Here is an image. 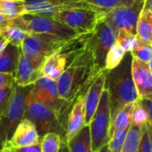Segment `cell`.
Listing matches in <instances>:
<instances>
[{
	"mask_svg": "<svg viewBox=\"0 0 152 152\" xmlns=\"http://www.w3.org/2000/svg\"><path fill=\"white\" fill-rule=\"evenodd\" d=\"M87 37L88 35L56 81L59 97L72 105L79 96L86 95L94 79L102 72L94 63L87 45Z\"/></svg>",
	"mask_w": 152,
	"mask_h": 152,
	"instance_id": "1",
	"label": "cell"
},
{
	"mask_svg": "<svg viewBox=\"0 0 152 152\" xmlns=\"http://www.w3.org/2000/svg\"><path fill=\"white\" fill-rule=\"evenodd\" d=\"M132 60L131 53H126L118 67L106 71L105 88L109 93L111 118L124 107L139 99L132 77Z\"/></svg>",
	"mask_w": 152,
	"mask_h": 152,
	"instance_id": "2",
	"label": "cell"
},
{
	"mask_svg": "<svg viewBox=\"0 0 152 152\" xmlns=\"http://www.w3.org/2000/svg\"><path fill=\"white\" fill-rule=\"evenodd\" d=\"M106 13L107 12L95 9L77 0L72 5L60 11L53 18L79 35H89L104 20Z\"/></svg>",
	"mask_w": 152,
	"mask_h": 152,
	"instance_id": "3",
	"label": "cell"
},
{
	"mask_svg": "<svg viewBox=\"0 0 152 152\" xmlns=\"http://www.w3.org/2000/svg\"><path fill=\"white\" fill-rule=\"evenodd\" d=\"M30 86L13 85L6 106L0 115V148L12 137L19 123L24 118L26 100Z\"/></svg>",
	"mask_w": 152,
	"mask_h": 152,
	"instance_id": "4",
	"label": "cell"
},
{
	"mask_svg": "<svg viewBox=\"0 0 152 152\" xmlns=\"http://www.w3.org/2000/svg\"><path fill=\"white\" fill-rule=\"evenodd\" d=\"M24 118L34 124L40 138L48 133H54L61 136L65 142L67 122L58 113L27 96Z\"/></svg>",
	"mask_w": 152,
	"mask_h": 152,
	"instance_id": "5",
	"label": "cell"
},
{
	"mask_svg": "<svg viewBox=\"0 0 152 152\" xmlns=\"http://www.w3.org/2000/svg\"><path fill=\"white\" fill-rule=\"evenodd\" d=\"M9 21L20 27L27 33L53 36L64 41H70L82 36L53 17L24 14Z\"/></svg>",
	"mask_w": 152,
	"mask_h": 152,
	"instance_id": "6",
	"label": "cell"
},
{
	"mask_svg": "<svg viewBox=\"0 0 152 152\" xmlns=\"http://www.w3.org/2000/svg\"><path fill=\"white\" fill-rule=\"evenodd\" d=\"M28 96L55 111L67 122L68 115L73 105L59 97L56 81L45 77H40L31 86Z\"/></svg>",
	"mask_w": 152,
	"mask_h": 152,
	"instance_id": "7",
	"label": "cell"
},
{
	"mask_svg": "<svg viewBox=\"0 0 152 152\" xmlns=\"http://www.w3.org/2000/svg\"><path fill=\"white\" fill-rule=\"evenodd\" d=\"M110 106L108 90L104 87L98 107L89 123L92 151L98 152L110 142Z\"/></svg>",
	"mask_w": 152,
	"mask_h": 152,
	"instance_id": "8",
	"label": "cell"
},
{
	"mask_svg": "<svg viewBox=\"0 0 152 152\" xmlns=\"http://www.w3.org/2000/svg\"><path fill=\"white\" fill-rule=\"evenodd\" d=\"M118 32L115 27L103 20L87 37V45L92 52L94 63L102 71L104 70L106 55L110 48L116 43Z\"/></svg>",
	"mask_w": 152,
	"mask_h": 152,
	"instance_id": "9",
	"label": "cell"
},
{
	"mask_svg": "<svg viewBox=\"0 0 152 152\" xmlns=\"http://www.w3.org/2000/svg\"><path fill=\"white\" fill-rule=\"evenodd\" d=\"M68 42L69 41H64L53 36L28 33L20 46V50L25 56L44 62L45 58L61 48Z\"/></svg>",
	"mask_w": 152,
	"mask_h": 152,
	"instance_id": "10",
	"label": "cell"
},
{
	"mask_svg": "<svg viewBox=\"0 0 152 152\" xmlns=\"http://www.w3.org/2000/svg\"><path fill=\"white\" fill-rule=\"evenodd\" d=\"M143 0H137L132 5L119 6L107 12L104 20L118 31H126L136 35V24Z\"/></svg>",
	"mask_w": 152,
	"mask_h": 152,
	"instance_id": "11",
	"label": "cell"
},
{
	"mask_svg": "<svg viewBox=\"0 0 152 152\" xmlns=\"http://www.w3.org/2000/svg\"><path fill=\"white\" fill-rule=\"evenodd\" d=\"M43 62L30 59L20 53L14 77V83L19 86H30L42 77Z\"/></svg>",
	"mask_w": 152,
	"mask_h": 152,
	"instance_id": "12",
	"label": "cell"
},
{
	"mask_svg": "<svg viewBox=\"0 0 152 152\" xmlns=\"http://www.w3.org/2000/svg\"><path fill=\"white\" fill-rule=\"evenodd\" d=\"M151 61L145 63L133 57L132 77L139 99H151L152 72Z\"/></svg>",
	"mask_w": 152,
	"mask_h": 152,
	"instance_id": "13",
	"label": "cell"
},
{
	"mask_svg": "<svg viewBox=\"0 0 152 152\" xmlns=\"http://www.w3.org/2000/svg\"><path fill=\"white\" fill-rule=\"evenodd\" d=\"M40 140L41 138L39 137L34 124L27 118H23L17 126L7 143L14 150L34 146L39 143Z\"/></svg>",
	"mask_w": 152,
	"mask_h": 152,
	"instance_id": "14",
	"label": "cell"
},
{
	"mask_svg": "<svg viewBox=\"0 0 152 152\" xmlns=\"http://www.w3.org/2000/svg\"><path fill=\"white\" fill-rule=\"evenodd\" d=\"M75 2L70 0H25L26 12L27 14L53 17Z\"/></svg>",
	"mask_w": 152,
	"mask_h": 152,
	"instance_id": "15",
	"label": "cell"
},
{
	"mask_svg": "<svg viewBox=\"0 0 152 152\" xmlns=\"http://www.w3.org/2000/svg\"><path fill=\"white\" fill-rule=\"evenodd\" d=\"M106 70L99 73L88 87L85 95V113L86 125H89L101 99L102 91L105 87Z\"/></svg>",
	"mask_w": 152,
	"mask_h": 152,
	"instance_id": "16",
	"label": "cell"
},
{
	"mask_svg": "<svg viewBox=\"0 0 152 152\" xmlns=\"http://www.w3.org/2000/svg\"><path fill=\"white\" fill-rule=\"evenodd\" d=\"M86 125L85 95L79 96L74 102L67 118L65 142L71 140Z\"/></svg>",
	"mask_w": 152,
	"mask_h": 152,
	"instance_id": "17",
	"label": "cell"
},
{
	"mask_svg": "<svg viewBox=\"0 0 152 152\" xmlns=\"http://www.w3.org/2000/svg\"><path fill=\"white\" fill-rule=\"evenodd\" d=\"M136 36L146 45H152V0H143L136 24Z\"/></svg>",
	"mask_w": 152,
	"mask_h": 152,
	"instance_id": "18",
	"label": "cell"
},
{
	"mask_svg": "<svg viewBox=\"0 0 152 152\" xmlns=\"http://www.w3.org/2000/svg\"><path fill=\"white\" fill-rule=\"evenodd\" d=\"M20 53V47L8 44L0 54V73L14 75Z\"/></svg>",
	"mask_w": 152,
	"mask_h": 152,
	"instance_id": "19",
	"label": "cell"
},
{
	"mask_svg": "<svg viewBox=\"0 0 152 152\" xmlns=\"http://www.w3.org/2000/svg\"><path fill=\"white\" fill-rule=\"evenodd\" d=\"M66 143L69 152H93L89 125H85L81 130Z\"/></svg>",
	"mask_w": 152,
	"mask_h": 152,
	"instance_id": "20",
	"label": "cell"
},
{
	"mask_svg": "<svg viewBox=\"0 0 152 152\" xmlns=\"http://www.w3.org/2000/svg\"><path fill=\"white\" fill-rule=\"evenodd\" d=\"M0 12L7 20L27 14L25 0H0Z\"/></svg>",
	"mask_w": 152,
	"mask_h": 152,
	"instance_id": "21",
	"label": "cell"
},
{
	"mask_svg": "<svg viewBox=\"0 0 152 152\" xmlns=\"http://www.w3.org/2000/svg\"><path fill=\"white\" fill-rule=\"evenodd\" d=\"M135 107V102L130 103L120 110L110 120V140L113 134L119 128L130 126L132 120V115Z\"/></svg>",
	"mask_w": 152,
	"mask_h": 152,
	"instance_id": "22",
	"label": "cell"
},
{
	"mask_svg": "<svg viewBox=\"0 0 152 152\" xmlns=\"http://www.w3.org/2000/svg\"><path fill=\"white\" fill-rule=\"evenodd\" d=\"M28 33L20 28V27L11 23H9L0 28V37L5 39L9 44L20 47L22 41L25 39Z\"/></svg>",
	"mask_w": 152,
	"mask_h": 152,
	"instance_id": "23",
	"label": "cell"
},
{
	"mask_svg": "<svg viewBox=\"0 0 152 152\" xmlns=\"http://www.w3.org/2000/svg\"><path fill=\"white\" fill-rule=\"evenodd\" d=\"M141 134L142 126L131 123L121 152H138L141 141Z\"/></svg>",
	"mask_w": 152,
	"mask_h": 152,
	"instance_id": "24",
	"label": "cell"
},
{
	"mask_svg": "<svg viewBox=\"0 0 152 152\" xmlns=\"http://www.w3.org/2000/svg\"><path fill=\"white\" fill-rule=\"evenodd\" d=\"M89 6H92L95 9L109 12L114 8L119 6L132 5L137 0H78Z\"/></svg>",
	"mask_w": 152,
	"mask_h": 152,
	"instance_id": "25",
	"label": "cell"
},
{
	"mask_svg": "<svg viewBox=\"0 0 152 152\" xmlns=\"http://www.w3.org/2000/svg\"><path fill=\"white\" fill-rule=\"evenodd\" d=\"M126 52L123 49V47L118 44L117 42L110 48L106 59H105V66H104V70L109 71L116 67H118L120 62L123 61Z\"/></svg>",
	"mask_w": 152,
	"mask_h": 152,
	"instance_id": "26",
	"label": "cell"
},
{
	"mask_svg": "<svg viewBox=\"0 0 152 152\" xmlns=\"http://www.w3.org/2000/svg\"><path fill=\"white\" fill-rule=\"evenodd\" d=\"M62 140L60 135L54 133L45 134L40 140L41 152H60Z\"/></svg>",
	"mask_w": 152,
	"mask_h": 152,
	"instance_id": "27",
	"label": "cell"
},
{
	"mask_svg": "<svg viewBox=\"0 0 152 152\" xmlns=\"http://www.w3.org/2000/svg\"><path fill=\"white\" fill-rule=\"evenodd\" d=\"M116 42L119 44L126 53H131L141 42L135 34L126 31H118Z\"/></svg>",
	"mask_w": 152,
	"mask_h": 152,
	"instance_id": "28",
	"label": "cell"
},
{
	"mask_svg": "<svg viewBox=\"0 0 152 152\" xmlns=\"http://www.w3.org/2000/svg\"><path fill=\"white\" fill-rule=\"evenodd\" d=\"M129 126H130L119 128L113 134V135L110 138V140L109 142V144H108V149H109L110 151L121 152Z\"/></svg>",
	"mask_w": 152,
	"mask_h": 152,
	"instance_id": "29",
	"label": "cell"
},
{
	"mask_svg": "<svg viewBox=\"0 0 152 152\" xmlns=\"http://www.w3.org/2000/svg\"><path fill=\"white\" fill-rule=\"evenodd\" d=\"M138 152H152L151 125L145 123L142 126L141 141Z\"/></svg>",
	"mask_w": 152,
	"mask_h": 152,
	"instance_id": "30",
	"label": "cell"
},
{
	"mask_svg": "<svg viewBox=\"0 0 152 152\" xmlns=\"http://www.w3.org/2000/svg\"><path fill=\"white\" fill-rule=\"evenodd\" d=\"M131 54L134 58L138 59L145 63H148L149 61H152V47L151 45H146L142 42L139 43V45L136 46L134 50L131 52Z\"/></svg>",
	"mask_w": 152,
	"mask_h": 152,
	"instance_id": "31",
	"label": "cell"
},
{
	"mask_svg": "<svg viewBox=\"0 0 152 152\" xmlns=\"http://www.w3.org/2000/svg\"><path fill=\"white\" fill-rule=\"evenodd\" d=\"M131 123L137 125V126H142L145 123H148L149 125H151V122H150L148 115L146 110H144V108L142 107V105L141 104L139 99L135 102V107L132 115V120Z\"/></svg>",
	"mask_w": 152,
	"mask_h": 152,
	"instance_id": "32",
	"label": "cell"
},
{
	"mask_svg": "<svg viewBox=\"0 0 152 152\" xmlns=\"http://www.w3.org/2000/svg\"><path fill=\"white\" fill-rule=\"evenodd\" d=\"M12 86L4 88V89H0V115L6 106L7 101H8L10 94L12 93Z\"/></svg>",
	"mask_w": 152,
	"mask_h": 152,
	"instance_id": "33",
	"label": "cell"
},
{
	"mask_svg": "<svg viewBox=\"0 0 152 152\" xmlns=\"http://www.w3.org/2000/svg\"><path fill=\"white\" fill-rule=\"evenodd\" d=\"M14 77L11 74L0 73V89L7 88L14 85Z\"/></svg>",
	"mask_w": 152,
	"mask_h": 152,
	"instance_id": "34",
	"label": "cell"
},
{
	"mask_svg": "<svg viewBox=\"0 0 152 152\" xmlns=\"http://www.w3.org/2000/svg\"><path fill=\"white\" fill-rule=\"evenodd\" d=\"M141 104L142 105V107L144 108V110L147 112L148 118L150 122L152 123L151 118H152V101L151 99H139Z\"/></svg>",
	"mask_w": 152,
	"mask_h": 152,
	"instance_id": "35",
	"label": "cell"
},
{
	"mask_svg": "<svg viewBox=\"0 0 152 152\" xmlns=\"http://www.w3.org/2000/svg\"><path fill=\"white\" fill-rule=\"evenodd\" d=\"M14 152H41L40 151V142L30 147L20 148V149H14L12 150Z\"/></svg>",
	"mask_w": 152,
	"mask_h": 152,
	"instance_id": "36",
	"label": "cell"
},
{
	"mask_svg": "<svg viewBox=\"0 0 152 152\" xmlns=\"http://www.w3.org/2000/svg\"><path fill=\"white\" fill-rule=\"evenodd\" d=\"M8 44H9V43H8L5 39L0 37V54L4 52V50L5 49V47L7 46Z\"/></svg>",
	"mask_w": 152,
	"mask_h": 152,
	"instance_id": "37",
	"label": "cell"
},
{
	"mask_svg": "<svg viewBox=\"0 0 152 152\" xmlns=\"http://www.w3.org/2000/svg\"><path fill=\"white\" fill-rule=\"evenodd\" d=\"M8 23H9V20H7L4 18V16L1 13V12H0V28L4 27V26H6Z\"/></svg>",
	"mask_w": 152,
	"mask_h": 152,
	"instance_id": "38",
	"label": "cell"
},
{
	"mask_svg": "<svg viewBox=\"0 0 152 152\" xmlns=\"http://www.w3.org/2000/svg\"><path fill=\"white\" fill-rule=\"evenodd\" d=\"M0 152H12V149L10 147V145L6 142L0 148Z\"/></svg>",
	"mask_w": 152,
	"mask_h": 152,
	"instance_id": "39",
	"label": "cell"
},
{
	"mask_svg": "<svg viewBox=\"0 0 152 152\" xmlns=\"http://www.w3.org/2000/svg\"><path fill=\"white\" fill-rule=\"evenodd\" d=\"M60 152H69V150H68V147H67V143L66 142H62Z\"/></svg>",
	"mask_w": 152,
	"mask_h": 152,
	"instance_id": "40",
	"label": "cell"
},
{
	"mask_svg": "<svg viewBox=\"0 0 152 152\" xmlns=\"http://www.w3.org/2000/svg\"><path fill=\"white\" fill-rule=\"evenodd\" d=\"M108 150H109V149H108V145H107V146L102 147V149H101V150H100L98 152H108Z\"/></svg>",
	"mask_w": 152,
	"mask_h": 152,
	"instance_id": "41",
	"label": "cell"
},
{
	"mask_svg": "<svg viewBox=\"0 0 152 152\" xmlns=\"http://www.w3.org/2000/svg\"><path fill=\"white\" fill-rule=\"evenodd\" d=\"M70 1H77V0H70Z\"/></svg>",
	"mask_w": 152,
	"mask_h": 152,
	"instance_id": "42",
	"label": "cell"
},
{
	"mask_svg": "<svg viewBox=\"0 0 152 152\" xmlns=\"http://www.w3.org/2000/svg\"><path fill=\"white\" fill-rule=\"evenodd\" d=\"M108 152H110V151H109V150H108Z\"/></svg>",
	"mask_w": 152,
	"mask_h": 152,
	"instance_id": "43",
	"label": "cell"
},
{
	"mask_svg": "<svg viewBox=\"0 0 152 152\" xmlns=\"http://www.w3.org/2000/svg\"><path fill=\"white\" fill-rule=\"evenodd\" d=\"M12 152H14V151H12Z\"/></svg>",
	"mask_w": 152,
	"mask_h": 152,
	"instance_id": "44",
	"label": "cell"
},
{
	"mask_svg": "<svg viewBox=\"0 0 152 152\" xmlns=\"http://www.w3.org/2000/svg\"></svg>",
	"mask_w": 152,
	"mask_h": 152,
	"instance_id": "45",
	"label": "cell"
}]
</instances>
